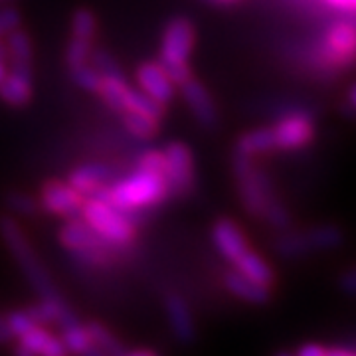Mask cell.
Returning <instances> with one entry per match:
<instances>
[{"instance_id": "11", "label": "cell", "mask_w": 356, "mask_h": 356, "mask_svg": "<svg viewBox=\"0 0 356 356\" xmlns=\"http://www.w3.org/2000/svg\"><path fill=\"white\" fill-rule=\"evenodd\" d=\"M275 151H301L315 139V119L307 109H289L271 125Z\"/></svg>"}, {"instance_id": "16", "label": "cell", "mask_w": 356, "mask_h": 356, "mask_svg": "<svg viewBox=\"0 0 356 356\" xmlns=\"http://www.w3.org/2000/svg\"><path fill=\"white\" fill-rule=\"evenodd\" d=\"M165 313L175 339L178 343L191 344L196 339V323L188 301L180 293L168 291L165 295Z\"/></svg>"}, {"instance_id": "10", "label": "cell", "mask_w": 356, "mask_h": 356, "mask_svg": "<svg viewBox=\"0 0 356 356\" xmlns=\"http://www.w3.org/2000/svg\"><path fill=\"white\" fill-rule=\"evenodd\" d=\"M165 178L170 196L184 198L196 186V165L192 149L182 140H170L163 149Z\"/></svg>"}, {"instance_id": "31", "label": "cell", "mask_w": 356, "mask_h": 356, "mask_svg": "<svg viewBox=\"0 0 356 356\" xmlns=\"http://www.w3.org/2000/svg\"><path fill=\"white\" fill-rule=\"evenodd\" d=\"M321 2L331 10L356 16V0H321Z\"/></svg>"}, {"instance_id": "33", "label": "cell", "mask_w": 356, "mask_h": 356, "mask_svg": "<svg viewBox=\"0 0 356 356\" xmlns=\"http://www.w3.org/2000/svg\"><path fill=\"white\" fill-rule=\"evenodd\" d=\"M299 355L301 356H327V346H323V344H315V343L303 344V346L299 348Z\"/></svg>"}, {"instance_id": "7", "label": "cell", "mask_w": 356, "mask_h": 356, "mask_svg": "<svg viewBox=\"0 0 356 356\" xmlns=\"http://www.w3.org/2000/svg\"><path fill=\"white\" fill-rule=\"evenodd\" d=\"M356 64V22L331 24L311 50V67L317 72H343Z\"/></svg>"}, {"instance_id": "15", "label": "cell", "mask_w": 356, "mask_h": 356, "mask_svg": "<svg viewBox=\"0 0 356 356\" xmlns=\"http://www.w3.org/2000/svg\"><path fill=\"white\" fill-rule=\"evenodd\" d=\"M210 238H212V243H214L218 254L222 255L229 266L250 250V242H248L242 228L229 218H220L218 222H214Z\"/></svg>"}, {"instance_id": "18", "label": "cell", "mask_w": 356, "mask_h": 356, "mask_svg": "<svg viewBox=\"0 0 356 356\" xmlns=\"http://www.w3.org/2000/svg\"><path fill=\"white\" fill-rule=\"evenodd\" d=\"M34 97V74L8 70L0 81V102L13 109H22Z\"/></svg>"}, {"instance_id": "20", "label": "cell", "mask_w": 356, "mask_h": 356, "mask_svg": "<svg viewBox=\"0 0 356 356\" xmlns=\"http://www.w3.org/2000/svg\"><path fill=\"white\" fill-rule=\"evenodd\" d=\"M67 182L79 194H83L88 198V196L99 194L111 182V170L105 165H99V163L79 165L67 175Z\"/></svg>"}, {"instance_id": "5", "label": "cell", "mask_w": 356, "mask_h": 356, "mask_svg": "<svg viewBox=\"0 0 356 356\" xmlns=\"http://www.w3.org/2000/svg\"><path fill=\"white\" fill-rule=\"evenodd\" d=\"M77 216L102 240L121 252H127L137 240V222L135 216L119 210L115 204L103 196H88Z\"/></svg>"}, {"instance_id": "30", "label": "cell", "mask_w": 356, "mask_h": 356, "mask_svg": "<svg viewBox=\"0 0 356 356\" xmlns=\"http://www.w3.org/2000/svg\"><path fill=\"white\" fill-rule=\"evenodd\" d=\"M20 26H22V16L16 8H13V6L0 8V44L13 30L20 28Z\"/></svg>"}, {"instance_id": "8", "label": "cell", "mask_w": 356, "mask_h": 356, "mask_svg": "<svg viewBox=\"0 0 356 356\" xmlns=\"http://www.w3.org/2000/svg\"><path fill=\"white\" fill-rule=\"evenodd\" d=\"M343 232L337 226H315L309 229H281V234L273 242L275 254L285 259H295L317 252H329L337 250L343 243Z\"/></svg>"}, {"instance_id": "24", "label": "cell", "mask_w": 356, "mask_h": 356, "mask_svg": "<svg viewBox=\"0 0 356 356\" xmlns=\"http://www.w3.org/2000/svg\"><path fill=\"white\" fill-rule=\"evenodd\" d=\"M60 339H62L65 353H72V355H95V348H93L91 337H89L88 325L81 323L79 318L62 327Z\"/></svg>"}, {"instance_id": "3", "label": "cell", "mask_w": 356, "mask_h": 356, "mask_svg": "<svg viewBox=\"0 0 356 356\" xmlns=\"http://www.w3.org/2000/svg\"><path fill=\"white\" fill-rule=\"evenodd\" d=\"M0 240L38 299H50L60 295L51 281L50 271L42 264L20 222L13 214L0 216Z\"/></svg>"}, {"instance_id": "19", "label": "cell", "mask_w": 356, "mask_h": 356, "mask_svg": "<svg viewBox=\"0 0 356 356\" xmlns=\"http://www.w3.org/2000/svg\"><path fill=\"white\" fill-rule=\"evenodd\" d=\"M4 51L8 60V70L34 74V46L24 28H16L4 38Z\"/></svg>"}, {"instance_id": "28", "label": "cell", "mask_w": 356, "mask_h": 356, "mask_svg": "<svg viewBox=\"0 0 356 356\" xmlns=\"http://www.w3.org/2000/svg\"><path fill=\"white\" fill-rule=\"evenodd\" d=\"M6 318V325H8V329L13 332L14 341L20 337V334H24L26 331H30L34 325H38L34 317L30 315V311L28 309H16V311H10L8 315H4Z\"/></svg>"}, {"instance_id": "6", "label": "cell", "mask_w": 356, "mask_h": 356, "mask_svg": "<svg viewBox=\"0 0 356 356\" xmlns=\"http://www.w3.org/2000/svg\"><path fill=\"white\" fill-rule=\"evenodd\" d=\"M196 46V28L186 16L170 18L163 28L159 46V64L175 81V86L184 83L192 77L191 56Z\"/></svg>"}, {"instance_id": "32", "label": "cell", "mask_w": 356, "mask_h": 356, "mask_svg": "<svg viewBox=\"0 0 356 356\" xmlns=\"http://www.w3.org/2000/svg\"><path fill=\"white\" fill-rule=\"evenodd\" d=\"M341 289L348 295H356V267L348 269L341 277Z\"/></svg>"}, {"instance_id": "27", "label": "cell", "mask_w": 356, "mask_h": 356, "mask_svg": "<svg viewBox=\"0 0 356 356\" xmlns=\"http://www.w3.org/2000/svg\"><path fill=\"white\" fill-rule=\"evenodd\" d=\"M8 210L13 216H34L40 210L38 198L32 194H24V192H13L8 194Z\"/></svg>"}, {"instance_id": "37", "label": "cell", "mask_w": 356, "mask_h": 356, "mask_svg": "<svg viewBox=\"0 0 356 356\" xmlns=\"http://www.w3.org/2000/svg\"><path fill=\"white\" fill-rule=\"evenodd\" d=\"M218 2H236V0H218Z\"/></svg>"}, {"instance_id": "22", "label": "cell", "mask_w": 356, "mask_h": 356, "mask_svg": "<svg viewBox=\"0 0 356 356\" xmlns=\"http://www.w3.org/2000/svg\"><path fill=\"white\" fill-rule=\"evenodd\" d=\"M232 269H236L238 273H242L243 277L255 281L259 285H266V287H271L273 281H275V273H273V267L269 266V261H266L261 255L254 252L252 248L245 252V254L236 259L232 264Z\"/></svg>"}, {"instance_id": "1", "label": "cell", "mask_w": 356, "mask_h": 356, "mask_svg": "<svg viewBox=\"0 0 356 356\" xmlns=\"http://www.w3.org/2000/svg\"><path fill=\"white\" fill-rule=\"evenodd\" d=\"M234 178L243 208L254 218L264 220L273 229L291 228V214L281 204L266 172L255 165V159L234 154Z\"/></svg>"}, {"instance_id": "26", "label": "cell", "mask_w": 356, "mask_h": 356, "mask_svg": "<svg viewBox=\"0 0 356 356\" xmlns=\"http://www.w3.org/2000/svg\"><path fill=\"white\" fill-rule=\"evenodd\" d=\"M121 121H123V127L127 131L129 135L137 137V139H153L154 135L159 133V127H161V121H156L149 115H140V113H127L119 115Z\"/></svg>"}, {"instance_id": "21", "label": "cell", "mask_w": 356, "mask_h": 356, "mask_svg": "<svg viewBox=\"0 0 356 356\" xmlns=\"http://www.w3.org/2000/svg\"><path fill=\"white\" fill-rule=\"evenodd\" d=\"M224 287L236 299L252 303V305H264L271 299V287L259 285L255 281L243 277L242 273H238L236 269H229L228 273L224 275Z\"/></svg>"}, {"instance_id": "34", "label": "cell", "mask_w": 356, "mask_h": 356, "mask_svg": "<svg viewBox=\"0 0 356 356\" xmlns=\"http://www.w3.org/2000/svg\"><path fill=\"white\" fill-rule=\"evenodd\" d=\"M13 341L14 337L8 329V325H6V318H4V315H0V344H10Z\"/></svg>"}, {"instance_id": "36", "label": "cell", "mask_w": 356, "mask_h": 356, "mask_svg": "<svg viewBox=\"0 0 356 356\" xmlns=\"http://www.w3.org/2000/svg\"><path fill=\"white\" fill-rule=\"evenodd\" d=\"M348 105L356 111V86H353L350 91H348Z\"/></svg>"}, {"instance_id": "13", "label": "cell", "mask_w": 356, "mask_h": 356, "mask_svg": "<svg viewBox=\"0 0 356 356\" xmlns=\"http://www.w3.org/2000/svg\"><path fill=\"white\" fill-rule=\"evenodd\" d=\"M178 91L182 95V99L186 103L188 111L192 113V117L206 129L216 127L218 123V107L208 88L204 86L200 79L192 76L188 77L184 83L178 86Z\"/></svg>"}, {"instance_id": "29", "label": "cell", "mask_w": 356, "mask_h": 356, "mask_svg": "<svg viewBox=\"0 0 356 356\" xmlns=\"http://www.w3.org/2000/svg\"><path fill=\"white\" fill-rule=\"evenodd\" d=\"M135 166L165 175V154H163V151H159V149H149V151L140 153L135 159Z\"/></svg>"}, {"instance_id": "14", "label": "cell", "mask_w": 356, "mask_h": 356, "mask_svg": "<svg viewBox=\"0 0 356 356\" xmlns=\"http://www.w3.org/2000/svg\"><path fill=\"white\" fill-rule=\"evenodd\" d=\"M135 79H137V88L143 93H147L151 99L165 105V107L172 102V97L177 93L175 81L170 79V76L166 74L159 62H143L135 72Z\"/></svg>"}, {"instance_id": "35", "label": "cell", "mask_w": 356, "mask_h": 356, "mask_svg": "<svg viewBox=\"0 0 356 356\" xmlns=\"http://www.w3.org/2000/svg\"><path fill=\"white\" fill-rule=\"evenodd\" d=\"M8 74V60H6V51H4V42L0 44V81Z\"/></svg>"}, {"instance_id": "12", "label": "cell", "mask_w": 356, "mask_h": 356, "mask_svg": "<svg viewBox=\"0 0 356 356\" xmlns=\"http://www.w3.org/2000/svg\"><path fill=\"white\" fill-rule=\"evenodd\" d=\"M38 206L42 212L54 218H74L79 214L86 196L67 182V180H46L38 192Z\"/></svg>"}, {"instance_id": "9", "label": "cell", "mask_w": 356, "mask_h": 356, "mask_svg": "<svg viewBox=\"0 0 356 356\" xmlns=\"http://www.w3.org/2000/svg\"><path fill=\"white\" fill-rule=\"evenodd\" d=\"M95 38H97L95 14L89 8H77L70 20V38H67L64 51V62L70 76L91 64Z\"/></svg>"}, {"instance_id": "2", "label": "cell", "mask_w": 356, "mask_h": 356, "mask_svg": "<svg viewBox=\"0 0 356 356\" xmlns=\"http://www.w3.org/2000/svg\"><path fill=\"white\" fill-rule=\"evenodd\" d=\"M95 196H103L105 200L115 204L119 210L135 216L165 202L170 196V192H168L165 175L133 166L129 175L111 180Z\"/></svg>"}, {"instance_id": "25", "label": "cell", "mask_w": 356, "mask_h": 356, "mask_svg": "<svg viewBox=\"0 0 356 356\" xmlns=\"http://www.w3.org/2000/svg\"><path fill=\"white\" fill-rule=\"evenodd\" d=\"M86 325H88L89 337H91V343H93V348H95V355H123L125 353L121 348L119 339L105 325L97 323V321H91V323H86Z\"/></svg>"}, {"instance_id": "23", "label": "cell", "mask_w": 356, "mask_h": 356, "mask_svg": "<svg viewBox=\"0 0 356 356\" xmlns=\"http://www.w3.org/2000/svg\"><path fill=\"white\" fill-rule=\"evenodd\" d=\"M271 151H275V140H273L271 127L252 129V131L243 133L236 143V154H243L250 159L271 153Z\"/></svg>"}, {"instance_id": "17", "label": "cell", "mask_w": 356, "mask_h": 356, "mask_svg": "<svg viewBox=\"0 0 356 356\" xmlns=\"http://www.w3.org/2000/svg\"><path fill=\"white\" fill-rule=\"evenodd\" d=\"M16 353L26 356H64L67 355L62 344L60 334L54 332L46 325H34L30 331L16 339Z\"/></svg>"}, {"instance_id": "4", "label": "cell", "mask_w": 356, "mask_h": 356, "mask_svg": "<svg viewBox=\"0 0 356 356\" xmlns=\"http://www.w3.org/2000/svg\"><path fill=\"white\" fill-rule=\"evenodd\" d=\"M58 240L74 261L88 269H111L117 266L121 250L102 240L79 216L67 218L60 228Z\"/></svg>"}]
</instances>
